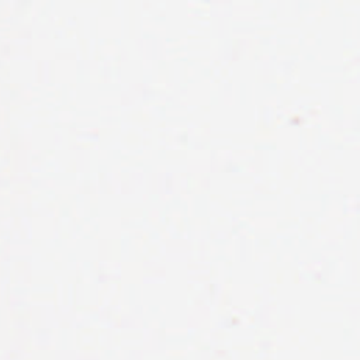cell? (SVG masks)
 Masks as SVG:
<instances>
[]
</instances>
